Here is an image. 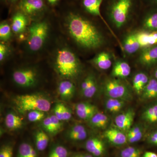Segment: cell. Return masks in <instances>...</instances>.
I'll list each match as a JSON object with an SVG mask.
<instances>
[{"instance_id":"obj_1","label":"cell","mask_w":157,"mask_h":157,"mask_svg":"<svg viewBox=\"0 0 157 157\" xmlns=\"http://www.w3.org/2000/svg\"><path fill=\"white\" fill-rule=\"evenodd\" d=\"M67 22L70 36L82 47L95 49L103 44L104 39L101 33L92 23L81 14L70 13Z\"/></svg>"},{"instance_id":"obj_2","label":"cell","mask_w":157,"mask_h":157,"mask_svg":"<svg viewBox=\"0 0 157 157\" xmlns=\"http://www.w3.org/2000/svg\"><path fill=\"white\" fill-rule=\"evenodd\" d=\"M140 0H104L105 11L118 28L128 21L137 8Z\"/></svg>"},{"instance_id":"obj_3","label":"cell","mask_w":157,"mask_h":157,"mask_svg":"<svg viewBox=\"0 0 157 157\" xmlns=\"http://www.w3.org/2000/svg\"><path fill=\"white\" fill-rule=\"evenodd\" d=\"M55 67L61 78L70 80L76 78L79 75L81 67L75 54L64 48L59 49L57 52Z\"/></svg>"},{"instance_id":"obj_4","label":"cell","mask_w":157,"mask_h":157,"mask_svg":"<svg viewBox=\"0 0 157 157\" xmlns=\"http://www.w3.org/2000/svg\"><path fill=\"white\" fill-rule=\"evenodd\" d=\"M14 103L16 109L22 113L35 110L47 112L51 106V103L48 99L37 94L16 96Z\"/></svg>"},{"instance_id":"obj_5","label":"cell","mask_w":157,"mask_h":157,"mask_svg":"<svg viewBox=\"0 0 157 157\" xmlns=\"http://www.w3.org/2000/svg\"><path fill=\"white\" fill-rule=\"evenodd\" d=\"M48 25L45 21L34 23L29 28V48L33 52L41 49L48 36Z\"/></svg>"},{"instance_id":"obj_6","label":"cell","mask_w":157,"mask_h":157,"mask_svg":"<svg viewBox=\"0 0 157 157\" xmlns=\"http://www.w3.org/2000/svg\"><path fill=\"white\" fill-rule=\"evenodd\" d=\"M104 91L108 98L120 99L127 102L132 98V94L126 86L116 78H111L105 82Z\"/></svg>"},{"instance_id":"obj_7","label":"cell","mask_w":157,"mask_h":157,"mask_svg":"<svg viewBox=\"0 0 157 157\" xmlns=\"http://www.w3.org/2000/svg\"><path fill=\"white\" fill-rule=\"evenodd\" d=\"M13 80L16 84L22 87L33 86L37 80L36 71L31 68L15 70L13 74Z\"/></svg>"},{"instance_id":"obj_8","label":"cell","mask_w":157,"mask_h":157,"mask_svg":"<svg viewBox=\"0 0 157 157\" xmlns=\"http://www.w3.org/2000/svg\"><path fill=\"white\" fill-rule=\"evenodd\" d=\"M19 9L26 15H33L40 13L45 8L43 0H21Z\"/></svg>"},{"instance_id":"obj_9","label":"cell","mask_w":157,"mask_h":157,"mask_svg":"<svg viewBox=\"0 0 157 157\" xmlns=\"http://www.w3.org/2000/svg\"><path fill=\"white\" fill-rule=\"evenodd\" d=\"M134 109H129L118 114L115 117V124L117 128L127 133L132 127L135 117Z\"/></svg>"},{"instance_id":"obj_10","label":"cell","mask_w":157,"mask_h":157,"mask_svg":"<svg viewBox=\"0 0 157 157\" xmlns=\"http://www.w3.org/2000/svg\"><path fill=\"white\" fill-rule=\"evenodd\" d=\"M104 0H82V5L86 11L91 15L100 17L102 21L108 27L113 35L111 29L109 28L104 17L102 16L101 9ZM115 36V35H114Z\"/></svg>"},{"instance_id":"obj_11","label":"cell","mask_w":157,"mask_h":157,"mask_svg":"<svg viewBox=\"0 0 157 157\" xmlns=\"http://www.w3.org/2000/svg\"><path fill=\"white\" fill-rule=\"evenodd\" d=\"M104 137L114 145H122L127 142L126 134L118 128H110L104 133Z\"/></svg>"},{"instance_id":"obj_12","label":"cell","mask_w":157,"mask_h":157,"mask_svg":"<svg viewBox=\"0 0 157 157\" xmlns=\"http://www.w3.org/2000/svg\"><path fill=\"white\" fill-rule=\"evenodd\" d=\"M76 114L78 117L84 121H89L98 112L97 107L87 102L78 103L75 106Z\"/></svg>"},{"instance_id":"obj_13","label":"cell","mask_w":157,"mask_h":157,"mask_svg":"<svg viewBox=\"0 0 157 157\" xmlns=\"http://www.w3.org/2000/svg\"><path fill=\"white\" fill-rule=\"evenodd\" d=\"M85 147L91 155L95 157H101L105 151V144L98 137H91L88 139L86 143Z\"/></svg>"},{"instance_id":"obj_14","label":"cell","mask_w":157,"mask_h":157,"mask_svg":"<svg viewBox=\"0 0 157 157\" xmlns=\"http://www.w3.org/2000/svg\"><path fill=\"white\" fill-rule=\"evenodd\" d=\"M147 7L144 17V27L148 30L157 31V7Z\"/></svg>"},{"instance_id":"obj_15","label":"cell","mask_w":157,"mask_h":157,"mask_svg":"<svg viewBox=\"0 0 157 157\" xmlns=\"http://www.w3.org/2000/svg\"><path fill=\"white\" fill-rule=\"evenodd\" d=\"M139 62L144 66L150 67L157 62V45L144 49L140 55Z\"/></svg>"},{"instance_id":"obj_16","label":"cell","mask_w":157,"mask_h":157,"mask_svg":"<svg viewBox=\"0 0 157 157\" xmlns=\"http://www.w3.org/2000/svg\"><path fill=\"white\" fill-rule=\"evenodd\" d=\"M76 87L73 82L65 79L59 83L58 93L61 99L68 101L72 99L75 94Z\"/></svg>"},{"instance_id":"obj_17","label":"cell","mask_w":157,"mask_h":157,"mask_svg":"<svg viewBox=\"0 0 157 157\" xmlns=\"http://www.w3.org/2000/svg\"><path fill=\"white\" fill-rule=\"evenodd\" d=\"M141 119L148 125L157 124V101L150 104L144 110Z\"/></svg>"},{"instance_id":"obj_18","label":"cell","mask_w":157,"mask_h":157,"mask_svg":"<svg viewBox=\"0 0 157 157\" xmlns=\"http://www.w3.org/2000/svg\"><path fill=\"white\" fill-rule=\"evenodd\" d=\"M27 23L26 15L19 11L15 13L12 17L11 29L15 33H21L25 31Z\"/></svg>"},{"instance_id":"obj_19","label":"cell","mask_w":157,"mask_h":157,"mask_svg":"<svg viewBox=\"0 0 157 157\" xmlns=\"http://www.w3.org/2000/svg\"><path fill=\"white\" fill-rule=\"evenodd\" d=\"M140 96L144 101H150L156 99L157 79L154 78L149 79Z\"/></svg>"},{"instance_id":"obj_20","label":"cell","mask_w":157,"mask_h":157,"mask_svg":"<svg viewBox=\"0 0 157 157\" xmlns=\"http://www.w3.org/2000/svg\"><path fill=\"white\" fill-rule=\"evenodd\" d=\"M131 68L127 62L118 61L113 66L112 71L113 77L119 78H125L130 74Z\"/></svg>"},{"instance_id":"obj_21","label":"cell","mask_w":157,"mask_h":157,"mask_svg":"<svg viewBox=\"0 0 157 157\" xmlns=\"http://www.w3.org/2000/svg\"><path fill=\"white\" fill-rule=\"evenodd\" d=\"M93 63L99 69L104 70H108L112 65L110 55L105 52L97 55L93 59Z\"/></svg>"},{"instance_id":"obj_22","label":"cell","mask_w":157,"mask_h":157,"mask_svg":"<svg viewBox=\"0 0 157 157\" xmlns=\"http://www.w3.org/2000/svg\"><path fill=\"white\" fill-rule=\"evenodd\" d=\"M149 80L147 74L144 73H137L133 79V88L138 95L140 96L144 89Z\"/></svg>"},{"instance_id":"obj_23","label":"cell","mask_w":157,"mask_h":157,"mask_svg":"<svg viewBox=\"0 0 157 157\" xmlns=\"http://www.w3.org/2000/svg\"><path fill=\"white\" fill-rule=\"evenodd\" d=\"M89 121L90 125L94 128L104 129L109 123V118L105 113L98 112Z\"/></svg>"},{"instance_id":"obj_24","label":"cell","mask_w":157,"mask_h":157,"mask_svg":"<svg viewBox=\"0 0 157 157\" xmlns=\"http://www.w3.org/2000/svg\"><path fill=\"white\" fill-rule=\"evenodd\" d=\"M123 47L127 53L132 54L135 53L140 48L137 41L136 34H132L126 37Z\"/></svg>"},{"instance_id":"obj_25","label":"cell","mask_w":157,"mask_h":157,"mask_svg":"<svg viewBox=\"0 0 157 157\" xmlns=\"http://www.w3.org/2000/svg\"><path fill=\"white\" fill-rule=\"evenodd\" d=\"M127 101L120 99L108 98L105 101V108L110 113H117L122 110Z\"/></svg>"},{"instance_id":"obj_26","label":"cell","mask_w":157,"mask_h":157,"mask_svg":"<svg viewBox=\"0 0 157 157\" xmlns=\"http://www.w3.org/2000/svg\"><path fill=\"white\" fill-rule=\"evenodd\" d=\"M5 124L9 130H16L22 126V118L14 113H9L5 118Z\"/></svg>"},{"instance_id":"obj_27","label":"cell","mask_w":157,"mask_h":157,"mask_svg":"<svg viewBox=\"0 0 157 157\" xmlns=\"http://www.w3.org/2000/svg\"><path fill=\"white\" fill-rule=\"evenodd\" d=\"M35 143L36 147L39 151L45 150L48 146L49 137L47 134L42 130L37 131L35 134Z\"/></svg>"},{"instance_id":"obj_28","label":"cell","mask_w":157,"mask_h":157,"mask_svg":"<svg viewBox=\"0 0 157 157\" xmlns=\"http://www.w3.org/2000/svg\"><path fill=\"white\" fill-rule=\"evenodd\" d=\"M17 157H37V152L29 144L22 143L18 148Z\"/></svg>"},{"instance_id":"obj_29","label":"cell","mask_w":157,"mask_h":157,"mask_svg":"<svg viewBox=\"0 0 157 157\" xmlns=\"http://www.w3.org/2000/svg\"><path fill=\"white\" fill-rule=\"evenodd\" d=\"M98 83L94 76H92L90 81L87 88L82 94L85 98H91L95 95L98 91Z\"/></svg>"},{"instance_id":"obj_30","label":"cell","mask_w":157,"mask_h":157,"mask_svg":"<svg viewBox=\"0 0 157 157\" xmlns=\"http://www.w3.org/2000/svg\"><path fill=\"white\" fill-rule=\"evenodd\" d=\"M11 28L6 22L1 23L0 25V39L2 41H7L11 36Z\"/></svg>"},{"instance_id":"obj_31","label":"cell","mask_w":157,"mask_h":157,"mask_svg":"<svg viewBox=\"0 0 157 157\" xmlns=\"http://www.w3.org/2000/svg\"><path fill=\"white\" fill-rule=\"evenodd\" d=\"M121 157H141V152L139 149L133 147H128L124 149L120 153Z\"/></svg>"},{"instance_id":"obj_32","label":"cell","mask_w":157,"mask_h":157,"mask_svg":"<svg viewBox=\"0 0 157 157\" xmlns=\"http://www.w3.org/2000/svg\"><path fill=\"white\" fill-rule=\"evenodd\" d=\"M67 149L62 145H57L54 147L49 153L48 157H68Z\"/></svg>"},{"instance_id":"obj_33","label":"cell","mask_w":157,"mask_h":157,"mask_svg":"<svg viewBox=\"0 0 157 157\" xmlns=\"http://www.w3.org/2000/svg\"><path fill=\"white\" fill-rule=\"evenodd\" d=\"M42 126L43 128L46 132L49 133L50 135H54L57 134L53 123L51 119L50 116L45 117L43 120L42 122Z\"/></svg>"},{"instance_id":"obj_34","label":"cell","mask_w":157,"mask_h":157,"mask_svg":"<svg viewBox=\"0 0 157 157\" xmlns=\"http://www.w3.org/2000/svg\"><path fill=\"white\" fill-rule=\"evenodd\" d=\"M45 117V112L40 110H33L29 112L28 114V119L29 121L32 122H36L42 121Z\"/></svg>"},{"instance_id":"obj_35","label":"cell","mask_w":157,"mask_h":157,"mask_svg":"<svg viewBox=\"0 0 157 157\" xmlns=\"http://www.w3.org/2000/svg\"><path fill=\"white\" fill-rule=\"evenodd\" d=\"M136 35L140 48L149 46V33L145 32H140L136 34Z\"/></svg>"},{"instance_id":"obj_36","label":"cell","mask_w":157,"mask_h":157,"mask_svg":"<svg viewBox=\"0 0 157 157\" xmlns=\"http://www.w3.org/2000/svg\"><path fill=\"white\" fill-rule=\"evenodd\" d=\"M13 147L11 144L3 145L0 150V157H13Z\"/></svg>"},{"instance_id":"obj_37","label":"cell","mask_w":157,"mask_h":157,"mask_svg":"<svg viewBox=\"0 0 157 157\" xmlns=\"http://www.w3.org/2000/svg\"><path fill=\"white\" fill-rule=\"evenodd\" d=\"M86 131V128L82 125H75L69 130V132L67 133V136L68 137H69L73 136V135H77L79 133Z\"/></svg>"},{"instance_id":"obj_38","label":"cell","mask_w":157,"mask_h":157,"mask_svg":"<svg viewBox=\"0 0 157 157\" xmlns=\"http://www.w3.org/2000/svg\"><path fill=\"white\" fill-rule=\"evenodd\" d=\"M50 117L56 132L58 133L63 129V124L62 122V121L59 119L54 114L50 116Z\"/></svg>"},{"instance_id":"obj_39","label":"cell","mask_w":157,"mask_h":157,"mask_svg":"<svg viewBox=\"0 0 157 157\" xmlns=\"http://www.w3.org/2000/svg\"><path fill=\"white\" fill-rule=\"evenodd\" d=\"M63 104L62 103H58L55 106L54 108V115L56 117L59 119L63 121Z\"/></svg>"},{"instance_id":"obj_40","label":"cell","mask_w":157,"mask_h":157,"mask_svg":"<svg viewBox=\"0 0 157 157\" xmlns=\"http://www.w3.org/2000/svg\"><path fill=\"white\" fill-rule=\"evenodd\" d=\"M143 131H142L135 135L129 136V137H127V142L132 144L136 143V142L140 141L143 137Z\"/></svg>"},{"instance_id":"obj_41","label":"cell","mask_w":157,"mask_h":157,"mask_svg":"<svg viewBox=\"0 0 157 157\" xmlns=\"http://www.w3.org/2000/svg\"><path fill=\"white\" fill-rule=\"evenodd\" d=\"M87 137V131H85L81 133H79L77 135H73L71 137H68L70 140H73V141H82L86 139Z\"/></svg>"},{"instance_id":"obj_42","label":"cell","mask_w":157,"mask_h":157,"mask_svg":"<svg viewBox=\"0 0 157 157\" xmlns=\"http://www.w3.org/2000/svg\"><path fill=\"white\" fill-rule=\"evenodd\" d=\"M147 140L149 143L157 146V129L154 130L149 134Z\"/></svg>"},{"instance_id":"obj_43","label":"cell","mask_w":157,"mask_h":157,"mask_svg":"<svg viewBox=\"0 0 157 157\" xmlns=\"http://www.w3.org/2000/svg\"><path fill=\"white\" fill-rule=\"evenodd\" d=\"M143 131V128L140 125H136L132 127L130 130L126 133L127 137L132 136L137 133H139L141 131Z\"/></svg>"},{"instance_id":"obj_44","label":"cell","mask_w":157,"mask_h":157,"mask_svg":"<svg viewBox=\"0 0 157 157\" xmlns=\"http://www.w3.org/2000/svg\"><path fill=\"white\" fill-rule=\"evenodd\" d=\"M63 121L70 120L72 117V113L69 108L64 104H63Z\"/></svg>"},{"instance_id":"obj_45","label":"cell","mask_w":157,"mask_h":157,"mask_svg":"<svg viewBox=\"0 0 157 157\" xmlns=\"http://www.w3.org/2000/svg\"><path fill=\"white\" fill-rule=\"evenodd\" d=\"M8 49L7 46L4 43L0 44V61H3L6 57L8 53Z\"/></svg>"},{"instance_id":"obj_46","label":"cell","mask_w":157,"mask_h":157,"mask_svg":"<svg viewBox=\"0 0 157 157\" xmlns=\"http://www.w3.org/2000/svg\"><path fill=\"white\" fill-rule=\"evenodd\" d=\"M157 44V31H154L149 33V46H153Z\"/></svg>"},{"instance_id":"obj_47","label":"cell","mask_w":157,"mask_h":157,"mask_svg":"<svg viewBox=\"0 0 157 157\" xmlns=\"http://www.w3.org/2000/svg\"><path fill=\"white\" fill-rule=\"evenodd\" d=\"M146 7H157V0H143Z\"/></svg>"},{"instance_id":"obj_48","label":"cell","mask_w":157,"mask_h":157,"mask_svg":"<svg viewBox=\"0 0 157 157\" xmlns=\"http://www.w3.org/2000/svg\"><path fill=\"white\" fill-rule=\"evenodd\" d=\"M71 157H94V156L89 154L78 153L73 155Z\"/></svg>"},{"instance_id":"obj_49","label":"cell","mask_w":157,"mask_h":157,"mask_svg":"<svg viewBox=\"0 0 157 157\" xmlns=\"http://www.w3.org/2000/svg\"><path fill=\"white\" fill-rule=\"evenodd\" d=\"M143 157H157V155L152 152H146L144 154Z\"/></svg>"},{"instance_id":"obj_50","label":"cell","mask_w":157,"mask_h":157,"mask_svg":"<svg viewBox=\"0 0 157 157\" xmlns=\"http://www.w3.org/2000/svg\"><path fill=\"white\" fill-rule=\"evenodd\" d=\"M48 3H50L51 4H54L56 3L59 0H47Z\"/></svg>"},{"instance_id":"obj_51","label":"cell","mask_w":157,"mask_h":157,"mask_svg":"<svg viewBox=\"0 0 157 157\" xmlns=\"http://www.w3.org/2000/svg\"><path fill=\"white\" fill-rule=\"evenodd\" d=\"M155 76L156 79H157V69L156 70L155 72Z\"/></svg>"},{"instance_id":"obj_52","label":"cell","mask_w":157,"mask_h":157,"mask_svg":"<svg viewBox=\"0 0 157 157\" xmlns=\"http://www.w3.org/2000/svg\"><path fill=\"white\" fill-rule=\"evenodd\" d=\"M17 0H11V2H16Z\"/></svg>"},{"instance_id":"obj_53","label":"cell","mask_w":157,"mask_h":157,"mask_svg":"<svg viewBox=\"0 0 157 157\" xmlns=\"http://www.w3.org/2000/svg\"><path fill=\"white\" fill-rule=\"evenodd\" d=\"M2 1H3V2H6V1H7V0H2Z\"/></svg>"}]
</instances>
